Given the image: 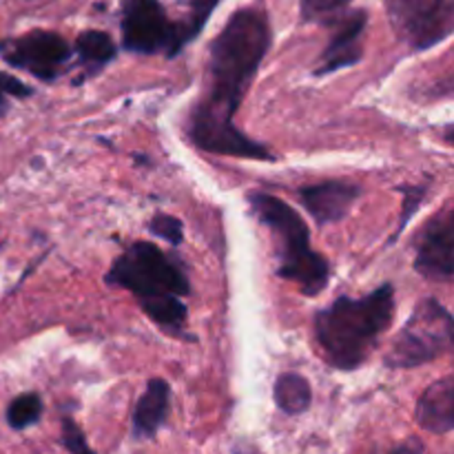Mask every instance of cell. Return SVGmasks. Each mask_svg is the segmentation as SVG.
<instances>
[{
  "label": "cell",
  "instance_id": "1",
  "mask_svg": "<svg viewBox=\"0 0 454 454\" xmlns=\"http://www.w3.org/2000/svg\"><path fill=\"white\" fill-rule=\"evenodd\" d=\"M273 43L269 16L260 7L238 9L208 47L204 91L189 111L186 136L200 151L244 160L275 162L262 142L235 124L248 84L260 71Z\"/></svg>",
  "mask_w": 454,
  "mask_h": 454
},
{
  "label": "cell",
  "instance_id": "2",
  "mask_svg": "<svg viewBox=\"0 0 454 454\" xmlns=\"http://www.w3.org/2000/svg\"><path fill=\"white\" fill-rule=\"evenodd\" d=\"M105 279L109 286L133 293L142 310L164 331H182L186 322L182 297L191 295L189 273L177 257L167 255L158 244H131L114 262Z\"/></svg>",
  "mask_w": 454,
  "mask_h": 454
},
{
  "label": "cell",
  "instance_id": "3",
  "mask_svg": "<svg viewBox=\"0 0 454 454\" xmlns=\"http://www.w3.org/2000/svg\"><path fill=\"white\" fill-rule=\"evenodd\" d=\"M395 317V288L384 284L366 297H337L315 315V340L333 368L355 371L371 357Z\"/></svg>",
  "mask_w": 454,
  "mask_h": 454
},
{
  "label": "cell",
  "instance_id": "4",
  "mask_svg": "<svg viewBox=\"0 0 454 454\" xmlns=\"http://www.w3.org/2000/svg\"><path fill=\"white\" fill-rule=\"evenodd\" d=\"M248 207L253 215L273 233L278 253V278L300 286L306 297H315L328 286L331 266L310 248L309 224L300 213L270 193H248Z\"/></svg>",
  "mask_w": 454,
  "mask_h": 454
},
{
  "label": "cell",
  "instance_id": "5",
  "mask_svg": "<svg viewBox=\"0 0 454 454\" xmlns=\"http://www.w3.org/2000/svg\"><path fill=\"white\" fill-rule=\"evenodd\" d=\"M452 315L434 297L419 301L386 355L388 368H417L434 362L452 348Z\"/></svg>",
  "mask_w": 454,
  "mask_h": 454
},
{
  "label": "cell",
  "instance_id": "6",
  "mask_svg": "<svg viewBox=\"0 0 454 454\" xmlns=\"http://www.w3.org/2000/svg\"><path fill=\"white\" fill-rule=\"evenodd\" d=\"M122 47L142 56L173 58L182 51L177 25L168 20L160 0H122Z\"/></svg>",
  "mask_w": 454,
  "mask_h": 454
},
{
  "label": "cell",
  "instance_id": "7",
  "mask_svg": "<svg viewBox=\"0 0 454 454\" xmlns=\"http://www.w3.org/2000/svg\"><path fill=\"white\" fill-rule=\"evenodd\" d=\"M399 40L412 49H430L452 34V0H386Z\"/></svg>",
  "mask_w": 454,
  "mask_h": 454
},
{
  "label": "cell",
  "instance_id": "8",
  "mask_svg": "<svg viewBox=\"0 0 454 454\" xmlns=\"http://www.w3.org/2000/svg\"><path fill=\"white\" fill-rule=\"evenodd\" d=\"M4 60L29 71L40 80H56L71 58V44L53 31L35 29L12 40L3 51Z\"/></svg>",
  "mask_w": 454,
  "mask_h": 454
},
{
  "label": "cell",
  "instance_id": "9",
  "mask_svg": "<svg viewBox=\"0 0 454 454\" xmlns=\"http://www.w3.org/2000/svg\"><path fill=\"white\" fill-rule=\"evenodd\" d=\"M415 270L430 282L448 284L454 273V215L446 207L443 213L426 224L417 244Z\"/></svg>",
  "mask_w": 454,
  "mask_h": 454
},
{
  "label": "cell",
  "instance_id": "10",
  "mask_svg": "<svg viewBox=\"0 0 454 454\" xmlns=\"http://www.w3.org/2000/svg\"><path fill=\"white\" fill-rule=\"evenodd\" d=\"M362 195V186L344 180H326L317 184L301 186L297 191L301 207L313 215L319 226L337 224L348 215L353 204Z\"/></svg>",
  "mask_w": 454,
  "mask_h": 454
},
{
  "label": "cell",
  "instance_id": "11",
  "mask_svg": "<svg viewBox=\"0 0 454 454\" xmlns=\"http://www.w3.org/2000/svg\"><path fill=\"white\" fill-rule=\"evenodd\" d=\"M368 25V13L364 9H355L346 18H341L340 27L335 29L333 38L328 40L326 49H324L322 58H319V67L315 69V75H328L335 71L353 67L362 60L364 49L362 38Z\"/></svg>",
  "mask_w": 454,
  "mask_h": 454
},
{
  "label": "cell",
  "instance_id": "12",
  "mask_svg": "<svg viewBox=\"0 0 454 454\" xmlns=\"http://www.w3.org/2000/svg\"><path fill=\"white\" fill-rule=\"evenodd\" d=\"M168 408H171V386L160 380V377H155V380L149 381L145 395H142L140 402L136 403V411H133V439H137V442L153 439L164 426V421H167Z\"/></svg>",
  "mask_w": 454,
  "mask_h": 454
},
{
  "label": "cell",
  "instance_id": "13",
  "mask_svg": "<svg viewBox=\"0 0 454 454\" xmlns=\"http://www.w3.org/2000/svg\"><path fill=\"white\" fill-rule=\"evenodd\" d=\"M417 424L434 434H448L454 428V380L446 375L424 390L417 402Z\"/></svg>",
  "mask_w": 454,
  "mask_h": 454
},
{
  "label": "cell",
  "instance_id": "14",
  "mask_svg": "<svg viewBox=\"0 0 454 454\" xmlns=\"http://www.w3.org/2000/svg\"><path fill=\"white\" fill-rule=\"evenodd\" d=\"M273 399L275 406L284 415H301L310 408L313 393H310V384L304 377L297 375V372H284L275 380Z\"/></svg>",
  "mask_w": 454,
  "mask_h": 454
},
{
  "label": "cell",
  "instance_id": "15",
  "mask_svg": "<svg viewBox=\"0 0 454 454\" xmlns=\"http://www.w3.org/2000/svg\"><path fill=\"white\" fill-rule=\"evenodd\" d=\"M75 49H78L80 67L87 69V75L98 74L118 53L114 38L109 34H105V31L96 29H89L84 34H80L78 40H75Z\"/></svg>",
  "mask_w": 454,
  "mask_h": 454
},
{
  "label": "cell",
  "instance_id": "16",
  "mask_svg": "<svg viewBox=\"0 0 454 454\" xmlns=\"http://www.w3.org/2000/svg\"><path fill=\"white\" fill-rule=\"evenodd\" d=\"M40 415H43V399L35 393L20 395L7 406V424L13 430H25L38 424Z\"/></svg>",
  "mask_w": 454,
  "mask_h": 454
},
{
  "label": "cell",
  "instance_id": "17",
  "mask_svg": "<svg viewBox=\"0 0 454 454\" xmlns=\"http://www.w3.org/2000/svg\"><path fill=\"white\" fill-rule=\"evenodd\" d=\"M217 4H220V0H191L189 20L176 22L177 40H180L182 49H184L186 43H191L193 38H198L200 31L204 29V25H207V20L211 18V13L215 12Z\"/></svg>",
  "mask_w": 454,
  "mask_h": 454
},
{
  "label": "cell",
  "instance_id": "18",
  "mask_svg": "<svg viewBox=\"0 0 454 454\" xmlns=\"http://www.w3.org/2000/svg\"><path fill=\"white\" fill-rule=\"evenodd\" d=\"M350 0H301V18L315 22H328L333 16L348 7Z\"/></svg>",
  "mask_w": 454,
  "mask_h": 454
},
{
  "label": "cell",
  "instance_id": "19",
  "mask_svg": "<svg viewBox=\"0 0 454 454\" xmlns=\"http://www.w3.org/2000/svg\"><path fill=\"white\" fill-rule=\"evenodd\" d=\"M149 231L155 235V238L164 239V242L173 244V247H180L182 239H184L182 222L173 215H164V213H160V215H155L153 220H151Z\"/></svg>",
  "mask_w": 454,
  "mask_h": 454
},
{
  "label": "cell",
  "instance_id": "20",
  "mask_svg": "<svg viewBox=\"0 0 454 454\" xmlns=\"http://www.w3.org/2000/svg\"><path fill=\"white\" fill-rule=\"evenodd\" d=\"M62 446H65L69 452H78V454L91 452V448H89L87 442H84L82 430L78 428V424H75L69 415L62 417Z\"/></svg>",
  "mask_w": 454,
  "mask_h": 454
},
{
  "label": "cell",
  "instance_id": "21",
  "mask_svg": "<svg viewBox=\"0 0 454 454\" xmlns=\"http://www.w3.org/2000/svg\"><path fill=\"white\" fill-rule=\"evenodd\" d=\"M31 93H34V89L27 87L25 82H20V80L13 78V75L0 71V114H4V109H7V102H4L7 96L27 98L31 96Z\"/></svg>",
  "mask_w": 454,
  "mask_h": 454
},
{
  "label": "cell",
  "instance_id": "22",
  "mask_svg": "<svg viewBox=\"0 0 454 454\" xmlns=\"http://www.w3.org/2000/svg\"><path fill=\"white\" fill-rule=\"evenodd\" d=\"M403 215L402 222H399V231H403L406 222L415 215V211L419 208L421 200H424L426 189L424 186H403Z\"/></svg>",
  "mask_w": 454,
  "mask_h": 454
}]
</instances>
